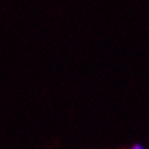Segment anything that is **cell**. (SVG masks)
<instances>
[{"mask_svg":"<svg viewBox=\"0 0 149 149\" xmlns=\"http://www.w3.org/2000/svg\"><path fill=\"white\" fill-rule=\"evenodd\" d=\"M132 149H143V147H141V145H139V144H136V145H134Z\"/></svg>","mask_w":149,"mask_h":149,"instance_id":"1","label":"cell"}]
</instances>
